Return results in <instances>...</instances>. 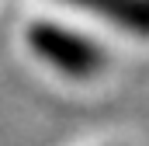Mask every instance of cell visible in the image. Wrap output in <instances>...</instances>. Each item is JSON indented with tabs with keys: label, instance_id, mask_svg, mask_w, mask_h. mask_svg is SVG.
Returning <instances> with one entry per match:
<instances>
[{
	"label": "cell",
	"instance_id": "obj_2",
	"mask_svg": "<svg viewBox=\"0 0 149 146\" xmlns=\"http://www.w3.org/2000/svg\"><path fill=\"white\" fill-rule=\"evenodd\" d=\"M87 14H97L132 35L149 38V0H66Z\"/></svg>",
	"mask_w": 149,
	"mask_h": 146
},
{
	"label": "cell",
	"instance_id": "obj_1",
	"mask_svg": "<svg viewBox=\"0 0 149 146\" xmlns=\"http://www.w3.org/2000/svg\"><path fill=\"white\" fill-rule=\"evenodd\" d=\"M28 45L42 63H49L52 70L66 73V77H94V73L104 66V49L90 38L66 32L63 25H52V21H38L28 28Z\"/></svg>",
	"mask_w": 149,
	"mask_h": 146
}]
</instances>
